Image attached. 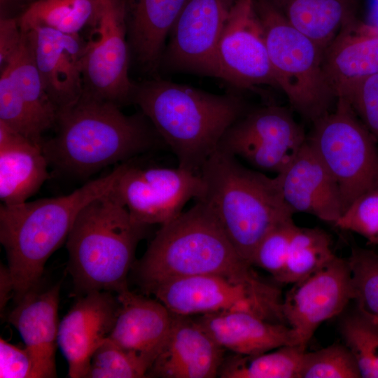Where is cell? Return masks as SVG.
<instances>
[{
    "instance_id": "obj_1",
    "label": "cell",
    "mask_w": 378,
    "mask_h": 378,
    "mask_svg": "<svg viewBox=\"0 0 378 378\" xmlns=\"http://www.w3.org/2000/svg\"><path fill=\"white\" fill-rule=\"evenodd\" d=\"M55 126V136L43 140V150L50 166L76 177L164 146L141 111L125 115L117 104L85 92L58 111Z\"/></svg>"
},
{
    "instance_id": "obj_2",
    "label": "cell",
    "mask_w": 378,
    "mask_h": 378,
    "mask_svg": "<svg viewBox=\"0 0 378 378\" xmlns=\"http://www.w3.org/2000/svg\"><path fill=\"white\" fill-rule=\"evenodd\" d=\"M132 101L178 166L199 174L227 129L248 111L238 94H216L161 78L135 84Z\"/></svg>"
},
{
    "instance_id": "obj_3",
    "label": "cell",
    "mask_w": 378,
    "mask_h": 378,
    "mask_svg": "<svg viewBox=\"0 0 378 378\" xmlns=\"http://www.w3.org/2000/svg\"><path fill=\"white\" fill-rule=\"evenodd\" d=\"M121 164L67 195L0 206V242L18 302L37 288L50 256L66 241L80 211L110 191Z\"/></svg>"
},
{
    "instance_id": "obj_4",
    "label": "cell",
    "mask_w": 378,
    "mask_h": 378,
    "mask_svg": "<svg viewBox=\"0 0 378 378\" xmlns=\"http://www.w3.org/2000/svg\"><path fill=\"white\" fill-rule=\"evenodd\" d=\"M196 199L215 215L239 256L251 265L255 248L277 224L293 218L275 177L244 167L217 148L202 166Z\"/></svg>"
},
{
    "instance_id": "obj_5",
    "label": "cell",
    "mask_w": 378,
    "mask_h": 378,
    "mask_svg": "<svg viewBox=\"0 0 378 378\" xmlns=\"http://www.w3.org/2000/svg\"><path fill=\"white\" fill-rule=\"evenodd\" d=\"M136 267L146 291L160 283L188 276H258L237 253L210 209L197 200L190 209L161 225Z\"/></svg>"
},
{
    "instance_id": "obj_6",
    "label": "cell",
    "mask_w": 378,
    "mask_h": 378,
    "mask_svg": "<svg viewBox=\"0 0 378 378\" xmlns=\"http://www.w3.org/2000/svg\"><path fill=\"white\" fill-rule=\"evenodd\" d=\"M111 190L80 211L66 239L69 271L81 295L127 289L136 246L150 227L134 221Z\"/></svg>"
},
{
    "instance_id": "obj_7",
    "label": "cell",
    "mask_w": 378,
    "mask_h": 378,
    "mask_svg": "<svg viewBox=\"0 0 378 378\" xmlns=\"http://www.w3.org/2000/svg\"><path fill=\"white\" fill-rule=\"evenodd\" d=\"M253 1L278 88L295 111L314 122L330 112L337 99L324 73V49L292 26L268 0Z\"/></svg>"
},
{
    "instance_id": "obj_8",
    "label": "cell",
    "mask_w": 378,
    "mask_h": 378,
    "mask_svg": "<svg viewBox=\"0 0 378 378\" xmlns=\"http://www.w3.org/2000/svg\"><path fill=\"white\" fill-rule=\"evenodd\" d=\"M313 124L307 141L337 183L345 211L362 194L378 187L375 138L342 97L337 98L334 111Z\"/></svg>"
},
{
    "instance_id": "obj_9",
    "label": "cell",
    "mask_w": 378,
    "mask_h": 378,
    "mask_svg": "<svg viewBox=\"0 0 378 378\" xmlns=\"http://www.w3.org/2000/svg\"><path fill=\"white\" fill-rule=\"evenodd\" d=\"M147 292L176 315L246 312L286 323L280 290L258 276L251 279L220 274L183 277L160 283Z\"/></svg>"
},
{
    "instance_id": "obj_10",
    "label": "cell",
    "mask_w": 378,
    "mask_h": 378,
    "mask_svg": "<svg viewBox=\"0 0 378 378\" xmlns=\"http://www.w3.org/2000/svg\"><path fill=\"white\" fill-rule=\"evenodd\" d=\"M132 160L121 163L112 192L132 218L142 225H164L183 212L191 199L202 192L199 174L176 168L141 166Z\"/></svg>"
},
{
    "instance_id": "obj_11",
    "label": "cell",
    "mask_w": 378,
    "mask_h": 378,
    "mask_svg": "<svg viewBox=\"0 0 378 378\" xmlns=\"http://www.w3.org/2000/svg\"><path fill=\"white\" fill-rule=\"evenodd\" d=\"M83 62L84 92L120 104L132 101L125 0H102Z\"/></svg>"
},
{
    "instance_id": "obj_12",
    "label": "cell",
    "mask_w": 378,
    "mask_h": 378,
    "mask_svg": "<svg viewBox=\"0 0 378 378\" xmlns=\"http://www.w3.org/2000/svg\"><path fill=\"white\" fill-rule=\"evenodd\" d=\"M307 141L290 111L278 105L247 111L223 136L218 149L276 174L294 159Z\"/></svg>"
},
{
    "instance_id": "obj_13",
    "label": "cell",
    "mask_w": 378,
    "mask_h": 378,
    "mask_svg": "<svg viewBox=\"0 0 378 378\" xmlns=\"http://www.w3.org/2000/svg\"><path fill=\"white\" fill-rule=\"evenodd\" d=\"M57 113V107L45 90L24 32L20 48L1 66L0 122L41 144L44 132L55 126Z\"/></svg>"
},
{
    "instance_id": "obj_14",
    "label": "cell",
    "mask_w": 378,
    "mask_h": 378,
    "mask_svg": "<svg viewBox=\"0 0 378 378\" xmlns=\"http://www.w3.org/2000/svg\"><path fill=\"white\" fill-rule=\"evenodd\" d=\"M237 0H186L160 64L216 77L217 47Z\"/></svg>"
},
{
    "instance_id": "obj_15",
    "label": "cell",
    "mask_w": 378,
    "mask_h": 378,
    "mask_svg": "<svg viewBox=\"0 0 378 378\" xmlns=\"http://www.w3.org/2000/svg\"><path fill=\"white\" fill-rule=\"evenodd\" d=\"M216 77L238 89L277 87L253 0H237L216 52Z\"/></svg>"
},
{
    "instance_id": "obj_16",
    "label": "cell",
    "mask_w": 378,
    "mask_h": 378,
    "mask_svg": "<svg viewBox=\"0 0 378 378\" xmlns=\"http://www.w3.org/2000/svg\"><path fill=\"white\" fill-rule=\"evenodd\" d=\"M283 300L286 323L307 348L317 328L343 314L353 300L352 280L347 258L335 256L323 267L292 284Z\"/></svg>"
},
{
    "instance_id": "obj_17",
    "label": "cell",
    "mask_w": 378,
    "mask_h": 378,
    "mask_svg": "<svg viewBox=\"0 0 378 378\" xmlns=\"http://www.w3.org/2000/svg\"><path fill=\"white\" fill-rule=\"evenodd\" d=\"M24 31L45 90L58 111L77 101L84 92L83 62L86 42L79 34H67L46 26H35Z\"/></svg>"
},
{
    "instance_id": "obj_18",
    "label": "cell",
    "mask_w": 378,
    "mask_h": 378,
    "mask_svg": "<svg viewBox=\"0 0 378 378\" xmlns=\"http://www.w3.org/2000/svg\"><path fill=\"white\" fill-rule=\"evenodd\" d=\"M113 293L81 295L59 323L57 346L68 363V376L84 378L95 350L108 338L119 302Z\"/></svg>"
},
{
    "instance_id": "obj_19",
    "label": "cell",
    "mask_w": 378,
    "mask_h": 378,
    "mask_svg": "<svg viewBox=\"0 0 378 378\" xmlns=\"http://www.w3.org/2000/svg\"><path fill=\"white\" fill-rule=\"evenodd\" d=\"M275 178L293 214H311L334 225L344 211L337 183L307 141Z\"/></svg>"
},
{
    "instance_id": "obj_20",
    "label": "cell",
    "mask_w": 378,
    "mask_h": 378,
    "mask_svg": "<svg viewBox=\"0 0 378 378\" xmlns=\"http://www.w3.org/2000/svg\"><path fill=\"white\" fill-rule=\"evenodd\" d=\"M225 351L196 319L175 314L169 337L147 377H217Z\"/></svg>"
},
{
    "instance_id": "obj_21",
    "label": "cell",
    "mask_w": 378,
    "mask_h": 378,
    "mask_svg": "<svg viewBox=\"0 0 378 378\" xmlns=\"http://www.w3.org/2000/svg\"><path fill=\"white\" fill-rule=\"evenodd\" d=\"M59 284L45 290L37 288L27 293L7 317L20 335L34 360L38 378L57 377Z\"/></svg>"
},
{
    "instance_id": "obj_22",
    "label": "cell",
    "mask_w": 378,
    "mask_h": 378,
    "mask_svg": "<svg viewBox=\"0 0 378 378\" xmlns=\"http://www.w3.org/2000/svg\"><path fill=\"white\" fill-rule=\"evenodd\" d=\"M117 298L119 308L108 338L153 364L169 337L175 314L157 299L136 295L128 288Z\"/></svg>"
},
{
    "instance_id": "obj_23",
    "label": "cell",
    "mask_w": 378,
    "mask_h": 378,
    "mask_svg": "<svg viewBox=\"0 0 378 378\" xmlns=\"http://www.w3.org/2000/svg\"><path fill=\"white\" fill-rule=\"evenodd\" d=\"M323 66L336 97L355 82L378 73V25L356 18L346 23L324 50Z\"/></svg>"
},
{
    "instance_id": "obj_24",
    "label": "cell",
    "mask_w": 378,
    "mask_h": 378,
    "mask_svg": "<svg viewBox=\"0 0 378 378\" xmlns=\"http://www.w3.org/2000/svg\"><path fill=\"white\" fill-rule=\"evenodd\" d=\"M195 319L221 347L234 354L255 355L284 346L300 345L288 325L249 312L209 313Z\"/></svg>"
},
{
    "instance_id": "obj_25",
    "label": "cell",
    "mask_w": 378,
    "mask_h": 378,
    "mask_svg": "<svg viewBox=\"0 0 378 378\" xmlns=\"http://www.w3.org/2000/svg\"><path fill=\"white\" fill-rule=\"evenodd\" d=\"M41 144L0 122V199L2 204L24 203L50 177Z\"/></svg>"
},
{
    "instance_id": "obj_26",
    "label": "cell",
    "mask_w": 378,
    "mask_h": 378,
    "mask_svg": "<svg viewBox=\"0 0 378 378\" xmlns=\"http://www.w3.org/2000/svg\"><path fill=\"white\" fill-rule=\"evenodd\" d=\"M186 0H125L129 44L136 60L149 71L160 64L165 41Z\"/></svg>"
},
{
    "instance_id": "obj_27",
    "label": "cell",
    "mask_w": 378,
    "mask_h": 378,
    "mask_svg": "<svg viewBox=\"0 0 378 378\" xmlns=\"http://www.w3.org/2000/svg\"><path fill=\"white\" fill-rule=\"evenodd\" d=\"M295 28L324 50L356 18L355 0H268Z\"/></svg>"
},
{
    "instance_id": "obj_28",
    "label": "cell",
    "mask_w": 378,
    "mask_h": 378,
    "mask_svg": "<svg viewBox=\"0 0 378 378\" xmlns=\"http://www.w3.org/2000/svg\"><path fill=\"white\" fill-rule=\"evenodd\" d=\"M305 347L284 346L255 355L232 354L225 358L220 368V378H299Z\"/></svg>"
},
{
    "instance_id": "obj_29",
    "label": "cell",
    "mask_w": 378,
    "mask_h": 378,
    "mask_svg": "<svg viewBox=\"0 0 378 378\" xmlns=\"http://www.w3.org/2000/svg\"><path fill=\"white\" fill-rule=\"evenodd\" d=\"M100 5V0H37L18 22L23 31L35 26H46L78 34L86 25L94 24Z\"/></svg>"
},
{
    "instance_id": "obj_30",
    "label": "cell",
    "mask_w": 378,
    "mask_h": 378,
    "mask_svg": "<svg viewBox=\"0 0 378 378\" xmlns=\"http://www.w3.org/2000/svg\"><path fill=\"white\" fill-rule=\"evenodd\" d=\"M336 255L330 234L319 227L296 226L284 272L278 282L293 284L317 271Z\"/></svg>"
},
{
    "instance_id": "obj_31",
    "label": "cell",
    "mask_w": 378,
    "mask_h": 378,
    "mask_svg": "<svg viewBox=\"0 0 378 378\" xmlns=\"http://www.w3.org/2000/svg\"><path fill=\"white\" fill-rule=\"evenodd\" d=\"M340 322L344 344L354 357L361 378H378V323L356 307Z\"/></svg>"
},
{
    "instance_id": "obj_32",
    "label": "cell",
    "mask_w": 378,
    "mask_h": 378,
    "mask_svg": "<svg viewBox=\"0 0 378 378\" xmlns=\"http://www.w3.org/2000/svg\"><path fill=\"white\" fill-rule=\"evenodd\" d=\"M350 266L355 307L378 323V253L351 246Z\"/></svg>"
},
{
    "instance_id": "obj_33",
    "label": "cell",
    "mask_w": 378,
    "mask_h": 378,
    "mask_svg": "<svg viewBox=\"0 0 378 378\" xmlns=\"http://www.w3.org/2000/svg\"><path fill=\"white\" fill-rule=\"evenodd\" d=\"M151 363L107 338L94 352L87 378L147 377Z\"/></svg>"
},
{
    "instance_id": "obj_34",
    "label": "cell",
    "mask_w": 378,
    "mask_h": 378,
    "mask_svg": "<svg viewBox=\"0 0 378 378\" xmlns=\"http://www.w3.org/2000/svg\"><path fill=\"white\" fill-rule=\"evenodd\" d=\"M299 378H360V374L348 347L344 343H333L304 352Z\"/></svg>"
},
{
    "instance_id": "obj_35",
    "label": "cell",
    "mask_w": 378,
    "mask_h": 378,
    "mask_svg": "<svg viewBox=\"0 0 378 378\" xmlns=\"http://www.w3.org/2000/svg\"><path fill=\"white\" fill-rule=\"evenodd\" d=\"M296 226L290 218L271 229L255 248L251 265L265 270L278 281L286 264L290 240Z\"/></svg>"
},
{
    "instance_id": "obj_36",
    "label": "cell",
    "mask_w": 378,
    "mask_h": 378,
    "mask_svg": "<svg viewBox=\"0 0 378 378\" xmlns=\"http://www.w3.org/2000/svg\"><path fill=\"white\" fill-rule=\"evenodd\" d=\"M334 226L360 235L368 244L378 246V187L356 199Z\"/></svg>"
},
{
    "instance_id": "obj_37",
    "label": "cell",
    "mask_w": 378,
    "mask_h": 378,
    "mask_svg": "<svg viewBox=\"0 0 378 378\" xmlns=\"http://www.w3.org/2000/svg\"><path fill=\"white\" fill-rule=\"evenodd\" d=\"M339 97L346 99L361 122L378 139V73L355 82Z\"/></svg>"
},
{
    "instance_id": "obj_38",
    "label": "cell",
    "mask_w": 378,
    "mask_h": 378,
    "mask_svg": "<svg viewBox=\"0 0 378 378\" xmlns=\"http://www.w3.org/2000/svg\"><path fill=\"white\" fill-rule=\"evenodd\" d=\"M0 377L38 378L34 360L24 346L18 347L0 338Z\"/></svg>"
},
{
    "instance_id": "obj_39",
    "label": "cell",
    "mask_w": 378,
    "mask_h": 378,
    "mask_svg": "<svg viewBox=\"0 0 378 378\" xmlns=\"http://www.w3.org/2000/svg\"><path fill=\"white\" fill-rule=\"evenodd\" d=\"M24 37L18 19L1 18L0 20V67L20 48Z\"/></svg>"
},
{
    "instance_id": "obj_40",
    "label": "cell",
    "mask_w": 378,
    "mask_h": 378,
    "mask_svg": "<svg viewBox=\"0 0 378 378\" xmlns=\"http://www.w3.org/2000/svg\"><path fill=\"white\" fill-rule=\"evenodd\" d=\"M15 289L13 278L7 266L1 265L0 268V308L4 310L7 303L14 297Z\"/></svg>"
},
{
    "instance_id": "obj_41",
    "label": "cell",
    "mask_w": 378,
    "mask_h": 378,
    "mask_svg": "<svg viewBox=\"0 0 378 378\" xmlns=\"http://www.w3.org/2000/svg\"><path fill=\"white\" fill-rule=\"evenodd\" d=\"M374 1H375L376 6L378 9V0H374Z\"/></svg>"
},
{
    "instance_id": "obj_42",
    "label": "cell",
    "mask_w": 378,
    "mask_h": 378,
    "mask_svg": "<svg viewBox=\"0 0 378 378\" xmlns=\"http://www.w3.org/2000/svg\"><path fill=\"white\" fill-rule=\"evenodd\" d=\"M102 1V0H100V1Z\"/></svg>"
}]
</instances>
